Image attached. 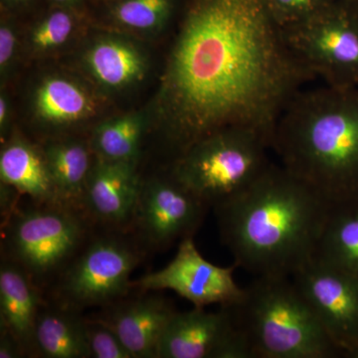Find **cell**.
<instances>
[{"label": "cell", "mask_w": 358, "mask_h": 358, "mask_svg": "<svg viewBox=\"0 0 358 358\" xmlns=\"http://www.w3.org/2000/svg\"><path fill=\"white\" fill-rule=\"evenodd\" d=\"M157 95V124L173 160L218 129L271 141L287 103L315 76L289 48L267 0H181Z\"/></svg>", "instance_id": "cell-1"}, {"label": "cell", "mask_w": 358, "mask_h": 358, "mask_svg": "<svg viewBox=\"0 0 358 358\" xmlns=\"http://www.w3.org/2000/svg\"><path fill=\"white\" fill-rule=\"evenodd\" d=\"M331 203L282 166L216 205L219 232L237 267L292 277L315 255Z\"/></svg>", "instance_id": "cell-2"}, {"label": "cell", "mask_w": 358, "mask_h": 358, "mask_svg": "<svg viewBox=\"0 0 358 358\" xmlns=\"http://www.w3.org/2000/svg\"><path fill=\"white\" fill-rule=\"evenodd\" d=\"M272 148L329 203L358 200V88L300 90L278 119Z\"/></svg>", "instance_id": "cell-3"}, {"label": "cell", "mask_w": 358, "mask_h": 358, "mask_svg": "<svg viewBox=\"0 0 358 358\" xmlns=\"http://www.w3.org/2000/svg\"><path fill=\"white\" fill-rule=\"evenodd\" d=\"M228 308L255 358L343 357L291 277H255Z\"/></svg>", "instance_id": "cell-4"}, {"label": "cell", "mask_w": 358, "mask_h": 358, "mask_svg": "<svg viewBox=\"0 0 358 358\" xmlns=\"http://www.w3.org/2000/svg\"><path fill=\"white\" fill-rule=\"evenodd\" d=\"M271 141L256 129L228 127L192 145L173 162L171 174L204 202L215 207L257 180L272 162Z\"/></svg>", "instance_id": "cell-5"}, {"label": "cell", "mask_w": 358, "mask_h": 358, "mask_svg": "<svg viewBox=\"0 0 358 358\" xmlns=\"http://www.w3.org/2000/svg\"><path fill=\"white\" fill-rule=\"evenodd\" d=\"M15 210L7 219V260L17 264L40 287L60 274L88 241L82 209L62 203H38Z\"/></svg>", "instance_id": "cell-6"}, {"label": "cell", "mask_w": 358, "mask_h": 358, "mask_svg": "<svg viewBox=\"0 0 358 358\" xmlns=\"http://www.w3.org/2000/svg\"><path fill=\"white\" fill-rule=\"evenodd\" d=\"M138 245L121 234L90 239L59 274L57 305L81 312L127 298L131 275L141 262Z\"/></svg>", "instance_id": "cell-7"}, {"label": "cell", "mask_w": 358, "mask_h": 358, "mask_svg": "<svg viewBox=\"0 0 358 358\" xmlns=\"http://www.w3.org/2000/svg\"><path fill=\"white\" fill-rule=\"evenodd\" d=\"M282 35L301 64L327 86L358 88V6L334 0Z\"/></svg>", "instance_id": "cell-8"}, {"label": "cell", "mask_w": 358, "mask_h": 358, "mask_svg": "<svg viewBox=\"0 0 358 358\" xmlns=\"http://www.w3.org/2000/svg\"><path fill=\"white\" fill-rule=\"evenodd\" d=\"M343 357L358 352V280L313 256L292 275Z\"/></svg>", "instance_id": "cell-9"}, {"label": "cell", "mask_w": 358, "mask_h": 358, "mask_svg": "<svg viewBox=\"0 0 358 358\" xmlns=\"http://www.w3.org/2000/svg\"><path fill=\"white\" fill-rule=\"evenodd\" d=\"M237 266L214 265L199 253L193 236L181 240L178 253L166 267L131 281V289L143 293L171 289L194 308L220 305L232 307L241 301L244 289L233 277Z\"/></svg>", "instance_id": "cell-10"}, {"label": "cell", "mask_w": 358, "mask_h": 358, "mask_svg": "<svg viewBox=\"0 0 358 358\" xmlns=\"http://www.w3.org/2000/svg\"><path fill=\"white\" fill-rule=\"evenodd\" d=\"M208 207L169 173L166 178L141 181L131 222L141 241L152 248L164 249L193 236Z\"/></svg>", "instance_id": "cell-11"}, {"label": "cell", "mask_w": 358, "mask_h": 358, "mask_svg": "<svg viewBox=\"0 0 358 358\" xmlns=\"http://www.w3.org/2000/svg\"><path fill=\"white\" fill-rule=\"evenodd\" d=\"M240 336L230 308L176 312L160 338L157 358H233Z\"/></svg>", "instance_id": "cell-12"}, {"label": "cell", "mask_w": 358, "mask_h": 358, "mask_svg": "<svg viewBox=\"0 0 358 358\" xmlns=\"http://www.w3.org/2000/svg\"><path fill=\"white\" fill-rule=\"evenodd\" d=\"M141 185L136 162H114L95 155L85 187L84 209L107 225H128L133 221Z\"/></svg>", "instance_id": "cell-13"}, {"label": "cell", "mask_w": 358, "mask_h": 358, "mask_svg": "<svg viewBox=\"0 0 358 358\" xmlns=\"http://www.w3.org/2000/svg\"><path fill=\"white\" fill-rule=\"evenodd\" d=\"M174 313L166 299L145 294L122 299L93 319L112 329L134 358H157L160 338Z\"/></svg>", "instance_id": "cell-14"}, {"label": "cell", "mask_w": 358, "mask_h": 358, "mask_svg": "<svg viewBox=\"0 0 358 358\" xmlns=\"http://www.w3.org/2000/svg\"><path fill=\"white\" fill-rule=\"evenodd\" d=\"M43 307L39 287L17 264L4 260L0 268V329L8 331L33 355V336Z\"/></svg>", "instance_id": "cell-15"}, {"label": "cell", "mask_w": 358, "mask_h": 358, "mask_svg": "<svg viewBox=\"0 0 358 358\" xmlns=\"http://www.w3.org/2000/svg\"><path fill=\"white\" fill-rule=\"evenodd\" d=\"M84 66L100 87L121 91L145 78L148 59L136 44L120 37H102L90 45Z\"/></svg>", "instance_id": "cell-16"}, {"label": "cell", "mask_w": 358, "mask_h": 358, "mask_svg": "<svg viewBox=\"0 0 358 358\" xmlns=\"http://www.w3.org/2000/svg\"><path fill=\"white\" fill-rule=\"evenodd\" d=\"M32 110L45 126L69 127L94 117L96 102L76 80L51 75L43 78L33 92Z\"/></svg>", "instance_id": "cell-17"}, {"label": "cell", "mask_w": 358, "mask_h": 358, "mask_svg": "<svg viewBox=\"0 0 358 358\" xmlns=\"http://www.w3.org/2000/svg\"><path fill=\"white\" fill-rule=\"evenodd\" d=\"M1 183L13 186L38 203H61L43 150L20 138L6 143L0 152ZM63 204V203H62Z\"/></svg>", "instance_id": "cell-18"}, {"label": "cell", "mask_w": 358, "mask_h": 358, "mask_svg": "<svg viewBox=\"0 0 358 358\" xmlns=\"http://www.w3.org/2000/svg\"><path fill=\"white\" fill-rule=\"evenodd\" d=\"M63 308L42 307L33 336V355L45 358H88L86 317Z\"/></svg>", "instance_id": "cell-19"}, {"label": "cell", "mask_w": 358, "mask_h": 358, "mask_svg": "<svg viewBox=\"0 0 358 358\" xmlns=\"http://www.w3.org/2000/svg\"><path fill=\"white\" fill-rule=\"evenodd\" d=\"M92 152L91 145L78 140L53 141L45 145V159L61 203L84 210Z\"/></svg>", "instance_id": "cell-20"}, {"label": "cell", "mask_w": 358, "mask_h": 358, "mask_svg": "<svg viewBox=\"0 0 358 358\" xmlns=\"http://www.w3.org/2000/svg\"><path fill=\"white\" fill-rule=\"evenodd\" d=\"M313 256L358 280V200L331 205Z\"/></svg>", "instance_id": "cell-21"}, {"label": "cell", "mask_w": 358, "mask_h": 358, "mask_svg": "<svg viewBox=\"0 0 358 358\" xmlns=\"http://www.w3.org/2000/svg\"><path fill=\"white\" fill-rule=\"evenodd\" d=\"M147 120L141 114L113 117L99 124L92 136L94 155L114 162L138 164Z\"/></svg>", "instance_id": "cell-22"}, {"label": "cell", "mask_w": 358, "mask_h": 358, "mask_svg": "<svg viewBox=\"0 0 358 358\" xmlns=\"http://www.w3.org/2000/svg\"><path fill=\"white\" fill-rule=\"evenodd\" d=\"M108 17L124 29L159 32L178 16L181 0H98Z\"/></svg>", "instance_id": "cell-23"}, {"label": "cell", "mask_w": 358, "mask_h": 358, "mask_svg": "<svg viewBox=\"0 0 358 358\" xmlns=\"http://www.w3.org/2000/svg\"><path fill=\"white\" fill-rule=\"evenodd\" d=\"M82 11L49 4V9L35 21L28 45L34 54L51 53L67 44L79 27Z\"/></svg>", "instance_id": "cell-24"}, {"label": "cell", "mask_w": 358, "mask_h": 358, "mask_svg": "<svg viewBox=\"0 0 358 358\" xmlns=\"http://www.w3.org/2000/svg\"><path fill=\"white\" fill-rule=\"evenodd\" d=\"M87 341L90 357L134 358L117 334L93 317H86Z\"/></svg>", "instance_id": "cell-25"}, {"label": "cell", "mask_w": 358, "mask_h": 358, "mask_svg": "<svg viewBox=\"0 0 358 358\" xmlns=\"http://www.w3.org/2000/svg\"><path fill=\"white\" fill-rule=\"evenodd\" d=\"M334 0H267L273 17L281 27L312 17Z\"/></svg>", "instance_id": "cell-26"}, {"label": "cell", "mask_w": 358, "mask_h": 358, "mask_svg": "<svg viewBox=\"0 0 358 358\" xmlns=\"http://www.w3.org/2000/svg\"><path fill=\"white\" fill-rule=\"evenodd\" d=\"M18 48L17 27L13 14L4 13L0 23V75L4 81L11 72Z\"/></svg>", "instance_id": "cell-27"}, {"label": "cell", "mask_w": 358, "mask_h": 358, "mask_svg": "<svg viewBox=\"0 0 358 358\" xmlns=\"http://www.w3.org/2000/svg\"><path fill=\"white\" fill-rule=\"evenodd\" d=\"M26 355L24 348L13 334L0 329V358H18Z\"/></svg>", "instance_id": "cell-28"}, {"label": "cell", "mask_w": 358, "mask_h": 358, "mask_svg": "<svg viewBox=\"0 0 358 358\" xmlns=\"http://www.w3.org/2000/svg\"><path fill=\"white\" fill-rule=\"evenodd\" d=\"M9 120H10V103L6 94L1 93L0 95V131L2 136L6 134Z\"/></svg>", "instance_id": "cell-29"}, {"label": "cell", "mask_w": 358, "mask_h": 358, "mask_svg": "<svg viewBox=\"0 0 358 358\" xmlns=\"http://www.w3.org/2000/svg\"><path fill=\"white\" fill-rule=\"evenodd\" d=\"M37 0H1L2 10L13 14L16 11L25 10L36 3Z\"/></svg>", "instance_id": "cell-30"}, {"label": "cell", "mask_w": 358, "mask_h": 358, "mask_svg": "<svg viewBox=\"0 0 358 358\" xmlns=\"http://www.w3.org/2000/svg\"><path fill=\"white\" fill-rule=\"evenodd\" d=\"M88 1L89 0H47V2L52 6L69 7V8L82 11V13Z\"/></svg>", "instance_id": "cell-31"}, {"label": "cell", "mask_w": 358, "mask_h": 358, "mask_svg": "<svg viewBox=\"0 0 358 358\" xmlns=\"http://www.w3.org/2000/svg\"><path fill=\"white\" fill-rule=\"evenodd\" d=\"M343 1L348 2V3L355 4L358 6V0H343Z\"/></svg>", "instance_id": "cell-32"}]
</instances>
